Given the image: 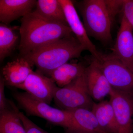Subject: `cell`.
Listing matches in <instances>:
<instances>
[{"instance_id": "12", "label": "cell", "mask_w": 133, "mask_h": 133, "mask_svg": "<svg viewBox=\"0 0 133 133\" xmlns=\"http://www.w3.org/2000/svg\"><path fill=\"white\" fill-rule=\"evenodd\" d=\"M36 0H0V21L8 25L33 12Z\"/></svg>"}, {"instance_id": "21", "label": "cell", "mask_w": 133, "mask_h": 133, "mask_svg": "<svg viewBox=\"0 0 133 133\" xmlns=\"http://www.w3.org/2000/svg\"><path fill=\"white\" fill-rule=\"evenodd\" d=\"M122 12V15L133 27V0H124Z\"/></svg>"}, {"instance_id": "20", "label": "cell", "mask_w": 133, "mask_h": 133, "mask_svg": "<svg viewBox=\"0 0 133 133\" xmlns=\"http://www.w3.org/2000/svg\"><path fill=\"white\" fill-rule=\"evenodd\" d=\"M17 114L24 126L26 133H49L33 123L18 109Z\"/></svg>"}, {"instance_id": "9", "label": "cell", "mask_w": 133, "mask_h": 133, "mask_svg": "<svg viewBox=\"0 0 133 133\" xmlns=\"http://www.w3.org/2000/svg\"><path fill=\"white\" fill-rule=\"evenodd\" d=\"M57 87L50 78L37 71H32L24 83L16 88L24 90L34 98L50 105Z\"/></svg>"}, {"instance_id": "17", "label": "cell", "mask_w": 133, "mask_h": 133, "mask_svg": "<svg viewBox=\"0 0 133 133\" xmlns=\"http://www.w3.org/2000/svg\"><path fill=\"white\" fill-rule=\"evenodd\" d=\"M68 111L71 113L78 132L108 133L101 127L91 110L81 108Z\"/></svg>"}, {"instance_id": "2", "label": "cell", "mask_w": 133, "mask_h": 133, "mask_svg": "<svg viewBox=\"0 0 133 133\" xmlns=\"http://www.w3.org/2000/svg\"><path fill=\"white\" fill-rule=\"evenodd\" d=\"M85 50L74 34L52 42L22 57L26 58L37 71L49 76L53 70L70 59L77 58Z\"/></svg>"}, {"instance_id": "1", "label": "cell", "mask_w": 133, "mask_h": 133, "mask_svg": "<svg viewBox=\"0 0 133 133\" xmlns=\"http://www.w3.org/2000/svg\"><path fill=\"white\" fill-rule=\"evenodd\" d=\"M19 31L20 57L73 34L69 26L48 21L34 10L22 18Z\"/></svg>"}, {"instance_id": "14", "label": "cell", "mask_w": 133, "mask_h": 133, "mask_svg": "<svg viewBox=\"0 0 133 133\" xmlns=\"http://www.w3.org/2000/svg\"><path fill=\"white\" fill-rule=\"evenodd\" d=\"M101 128L108 133H118V127L113 107L110 101L94 103L91 109Z\"/></svg>"}, {"instance_id": "15", "label": "cell", "mask_w": 133, "mask_h": 133, "mask_svg": "<svg viewBox=\"0 0 133 133\" xmlns=\"http://www.w3.org/2000/svg\"><path fill=\"white\" fill-rule=\"evenodd\" d=\"M34 11L48 21L69 26L59 0H38Z\"/></svg>"}, {"instance_id": "4", "label": "cell", "mask_w": 133, "mask_h": 133, "mask_svg": "<svg viewBox=\"0 0 133 133\" xmlns=\"http://www.w3.org/2000/svg\"><path fill=\"white\" fill-rule=\"evenodd\" d=\"M14 98L29 115L41 117L50 123L59 126L72 133L77 132L70 112L50 106L26 92H16Z\"/></svg>"}, {"instance_id": "19", "label": "cell", "mask_w": 133, "mask_h": 133, "mask_svg": "<svg viewBox=\"0 0 133 133\" xmlns=\"http://www.w3.org/2000/svg\"><path fill=\"white\" fill-rule=\"evenodd\" d=\"M17 27H11L1 23L0 24V62L10 56L15 49L19 41L16 31Z\"/></svg>"}, {"instance_id": "3", "label": "cell", "mask_w": 133, "mask_h": 133, "mask_svg": "<svg viewBox=\"0 0 133 133\" xmlns=\"http://www.w3.org/2000/svg\"><path fill=\"white\" fill-rule=\"evenodd\" d=\"M78 5L89 37L103 43H111L112 41L111 28L114 19L109 12L106 0H85Z\"/></svg>"}, {"instance_id": "23", "label": "cell", "mask_w": 133, "mask_h": 133, "mask_svg": "<svg viewBox=\"0 0 133 133\" xmlns=\"http://www.w3.org/2000/svg\"><path fill=\"white\" fill-rule=\"evenodd\" d=\"M82 133V132H76V133Z\"/></svg>"}, {"instance_id": "7", "label": "cell", "mask_w": 133, "mask_h": 133, "mask_svg": "<svg viewBox=\"0 0 133 133\" xmlns=\"http://www.w3.org/2000/svg\"><path fill=\"white\" fill-rule=\"evenodd\" d=\"M109 95L118 127V133H133V94L112 88Z\"/></svg>"}, {"instance_id": "5", "label": "cell", "mask_w": 133, "mask_h": 133, "mask_svg": "<svg viewBox=\"0 0 133 133\" xmlns=\"http://www.w3.org/2000/svg\"><path fill=\"white\" fill-rule=\"evenodd\" d=\"M88 92L85 71L81 76L64 87H57L53 99L58 107L63 110L92 109L94 103Z\"/></svg>"}, {"instance_id": "8", "label": "cell", "mask_w": 133, "mask_h": 133, "mask_svg": "<svg viewBox=\"0 0 133 133\" xmlns=\"http://www.w3.org/2000/svg\"><path fill=\"white\" fill-rule=\"evenodd\" d=\"M64 11L67 24L73 34L84 48L90 52L94 58L100 60L102 55L98 51L91 42L75 8L73 1L70 0H59Z\"/></svg>"}, {"instance_id": "10", "label": "cell", "mask_w": 133, "mask_h": 133, "mask_svg": "<svg viewBox=\"0 0 133 133\" xmlns=\"http://www.w3.org/2000/svg\"><path fill=\"white\" fill-rule=\"evenodd\" d=\"M111 53L133 72V27L124 16Z\"/></svg>"}, {"instance_id": "22", "label": "cell", "mask_w": 133, "mask_h": 133, "mask_svg": "<svg viewBox=\"0 0 133 133\" xmlns=\"http://www.w3.org/2000/svg\"><path fill=\"white\" fill-rule=\"evenodd\" d=\"M5 81L2 76L0 77V112L2 111L8 107L7 100L5 97Z\"/></svg>"}, {"instance_id": "11", "label": "cell", "mask_w": 133, "mask_h": 133, "mask_svg": "<svg viewBox=\"0 0 133 133\" xmlns=\"http://www.w3.org/2000/svg\"><path fill=\"white\" fill-rule=\"evenodd\" d=\"M88 92L91 97L102 101L109 95L112 88L100 68L97 60L94 58L85 70Z\"/></svg>"}, {"instance_id": "13", "label": "cell", "mask_w": 133, "mask_h": 133, "mask_svg": "<svg viewBox=\"0 0 133 133\" xmlns=\"http://www.w3.org/2000/svg\"><path fill=\"white\" fill-rule=\"evenodd\" d=\"M33 65L23 57L8 62L2 69V75L5 85L16 87L24 83L33 71Z\"/></svg>"}, {"instance_id": "18", "label": "cell", "mask_w": 133, "mask_h": 133, "mask_svg": "<svg viewBox=\"0 0 133 133\" xmlns=\"http://www.w3.org/2000/svg\"><path fill=\"white\" fill-rule=\"evenodd\" d=\"M12 109L8 107L0 112V133H26L15 105L10 103Z\"/></svg>"}, {"instance_id": "16", "label": "cell", "mask_w": 133, "mask_h": 133, "mask_svg": "<svg viewBox=\"0 0 133 133\" xmlns=\"http://www.w3.org/2000/svg\"><path fill=\"white\" fill-rule=\"evenodd\" d=\"M86 67L81 63H66L55 69L49 77L62 88L71 83L84 72Z\"/></svg>"}, {"instance_id": "6", "label": "cell", "mask_w": 133, "mask_h": 133, "mask_svg": "<svg viewBox=\"0 0 133 133\" xmlns=\"http://www.w3.org/2000/svg\"><path fill=\"white\" fill-rule=\"evenodd\" d=\"M97 60L113 89L133 94V72L131 70L112 54L102 55L100 60Z\"/></svg>"}]
</instances>
